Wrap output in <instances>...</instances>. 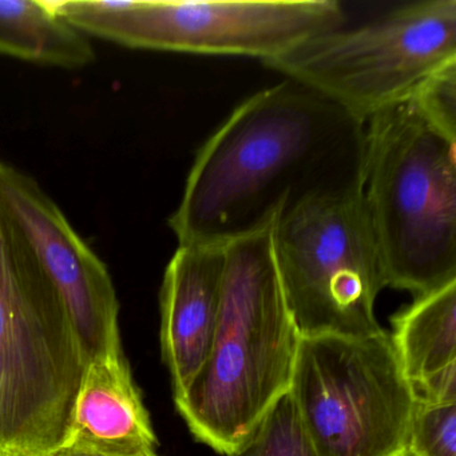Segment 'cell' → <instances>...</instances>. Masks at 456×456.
Segmentation results:
<instances>
[{
  "mask_svg": "<svg viewBox=\"0 0 456 456\" xmlns=\"http://www.w3.org/2000/svg\"><path fill=\"white\" fill-rule=\"evenodd\" d=\"M364 157V121L285 79L202 145L170 228L180 245L225 244L308 197L362 186Z\"/></svg>",
  "mask_w": 456,
  "mask_h": 456,
  "instance_id": "cell-1",
  "label": "cell"
},
{
  "mask_svg": "<svg viewBox=\"0 0 456 456\" xmlns=\"http://www.w3.org/2000/svg\"><path fill=\"white\" fill-rule=\"evenodd\" d=\"M279 217L224 245L212 346L191 386L175 399L194 439L221 455H232L248 439L292 383L301 333L277 264Z\"/></svg>",
  "mask_w": 456,
  "mask_h": 456,
  "instance_id": "cell-2",
  "label": "cell"
},
{
  "mask_svg": "<svg viewBox=\"0 0 456 456\" xmlns=\"http://www.w3.org/2000/svg\"><path fill=\"white\" fill-rule=\"evenodd\" d=\"M362 196L386 287L419 297L456 281V132L413 95L365 121Z\"/></svg>",
  "mask_w": 456,
  "mask_h": 456,
  "instance_id": "cell-3",
  "label": "cell"
},
{
  "mask_svg": "<svg viewBox=\"0 0 456 456\" xmlns=\"http://www.w3.org/2000/svg\"><path fill=\"white\" fill-rule=\"evenodd\" d=\"M86 365L65 304L0 207V456L60 452Z\"/></svg>",
  "mask_w": 456,
  "mask_h": 456,
  "instance_id": "cell-4",
  "label": "cell"
},
{
  "mask_svg": "<svg viewBox=\"0 0 456 456\" xmlns=\"http://www.w3.org/2000/svg\"><path fill=\"white\" fill-rule=\"evenodd\" d=\"M55 14L85 36L133 49L253 57H282L320 34L346 26L336 0H55Z\"/></svg>",
  "mask_w": 456,
  "mask_h": 456,
  "instance_id": "cell-5",
  "label": "cell"
},
{
  "mask_svg": "<svg viewBox=\"0 0 456 456\" xmlns=\"http://www.w3.org/2000/svg\"><path fill=\"white\" fill-rule=\"evenodd\" d=\"M289 395L316 456H410L416 394L387 330L301 335Z\"/></svg>",
  "mask_w": 456,
  "mask_h": 456,
  "instance_id": "cell-6",
  "label": "cell"
},
{
  "mask_svg": "<svg viewBox=\"0 0 456 456\" xmlns=\"http://www.w3.org/2000/svg\"><path fill=\"white\" fill-rule=\"evenodd\" d=\"M453 63L456 0H426L320 34L264 65L365 122Z\"/></svg>",
  "mask_w": 456,
  "mask_h": 456,
  "instance_id": "cell-7",
  "label": "cell"
},
{
  "mask_svg": "<svg viewBox=\"0 0 456 456\" xmlns=\"http://www.w3.org/2000/svg\"><path fill=\"white\" fill-rule=\"evenodd\" d=\"M277 264L303 336H370L386 288L362 186L308 197L280 215Z\"/></svg>",
  "mask_w": 456,
  "mask_h": 456,
  "instance_id": "cell-8",
  "label": "cell"
},
{
  "mask_svg": "<svg viewBox=\"0 0 456 456\" xmlns=\"http://www.w3.org/2000/svg\"><path fill=\"white\" fill-rule=\"evenodd\" d=\"M0 207L65 304L87 362L124 354L119 301L105 264L33 178L2 161Z\"/></svg>",
  "mask_w": 456,
  "mask_h": 456,
  "instance_id": "cell-9",
  "label": "cell"
},
{
  "mask_svg": "<svg viewBox=\"0 0 456 456\" xmlns=\"http://www.w3.org/2000/svg\"><path fill=\"white\" fill-rule=\"evenodd\" d=\"M225 244L178 245L162 281L161 354L177 399L209 354L220 314Z\"/></svg>",
  "mask_w": 456,
  "mask_h": 456,
  "instance_id": "cell-10",
  "label": "cell"
},
{
  "mask_svg": "<svg viewBox=\"0 0 456 456\" xmlns=\"http://www.w3.org/2000/svg\"><path fill=\"white\" fill-rule=\"evenodd\" d=\"M156 432L125 354L87 362L63 448L100 456H151Z\"/></svg>",
  "mask_w": 456,
  "mask_h": 456,
  "instance_id": "cell-11",
  "label": "cell"
},
{
  "mask_svg": "<svg viewBox=\"0 0 456 456\" xmlns=\"http://www.w3.org/2000/svg\"><path fill=\"white\" fill-rule=\"evenodd\" d=\"M392 344L413 386L456 362V281L415 297L392 317Z\"/></svg>",
  "mask_w": 456,
  "mask_h": 456,
  "instance_id": "cell-12",
  "label": "cell"
},
{
  "mask_svg": "<svg viewBox=\"0 0 456 456\" xmlns=\"http://www.w3.org/2000/svg\"><path fill=\"white\" fill-rule=\"evenodd\" d=\"M0 54L70 69L95 60L87 37L37 0H0Z\"/></svg>",
  "mask_w": 456,
  "mask_h": 456,
  "instance_id": "cell-13",
  "label": "cell"
},
{
  "mask_svg": "<svg viewBox=\"0 0 456 456\" xmlns=\"http://www.w3.org/2000/svg\"><path fill=\"white\" fill-rule=\"evenodd\" d=\"M229 456H316L289 392L277 400L248 439Z\"/></svg>",
  "mask_w": 456,
  "mask_h": 456,
  "instance_id": "cell-14",
  "label": "cell"
},
{
  "mask_svg": "<svg viewBox=\"0 0 456 456\" xmlns=\"http://www.w3.org/2000/svg\"><path fill=\"white\" fill-rule=\"evenodd\" d=\"M408 451L410 456H456V403L416 397Z\"/></svg>",
  "mask_w": 456,
  "mask_h": 456,
  "instance_id": "cell-15",
  "label": "cell"
},
{
  "mask_svg": "<svg viewBox=\"0 0 456 456\" xmlns=\"http://www.w3.org/2000/svg\"><path fill=\"white\" fill-rule=\"evenodd\" d=\"M413 391L421 402L456 403V362L416 384Z\"/></svg>",
  "mask_w": 456,
  "mask_h": 456,
  "instance_id": "cell-16",
  "label": "cell"
},
{
  "mask_svg": "<svg viewBox=\"0 0 456 456\" xmlns=\"http://www.w3.org/2000/svg\"><path fill=\"white\" fill-rule=\"evenodd\" d=\"M55 456H100V455H93V453L79 452V451L66 450V448H63V450H61L60 452L55 453ZM151 456H159V453H154V455H151Z\"/></svg>",
  "mask_w": 456,
  "mask_h": 456,
  "instance_id": "cell-17",
  "label": "cell"
}]
</instances>
